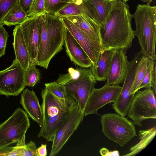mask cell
Instances as JSON below:
<instances>
[{
    "instance_id": "cell-1",
    "label": "cell",
    "mask_w": 156,
    "mask_h": 156,
    "mask_svg": "<svg viewBox=\"0 0 156 156\" xmlns=\"http://www.w3.org/2000/svg\"><path fill=\"white\" fill-rule=\"evenodd\" d=\"M129 6L122 0H112V6L101 30L102 52L123 49L126 52L135 38Z\"/></svg>"
},
{
    "instance_id": "cell-2",
    "label": "cell",
    "mask_w": 156,
    "mask_h": 156,
    "mask_svg": "<svg viewBox=\"0 0 156 156\" xmlns=\"http://www.w3.org/2000/svg\"><path fill=\"white\" fill-rule=\"evenodd\" d=\"M41 107L43 122L38 137L52 142L54 136L71 109L77 104L69 95L65 99L58 98L45 88L41 90Z\"/></svg>"
},
{
    "instance_id": "cell-3",
    "label": "cell",
    "mask_w": 156,
    "mask_h": 156,
    "mask_svg": "<svg viewBox=\"0 0 156 156\" xmlns=\"http://www.w3.org/2000/svg\"><path fill=\"white\" fill-rule=\"evenodd\" d=\"M40 20L41 37L37 65L47 69L51 59L63 48L65 27L55 15L42 13Z\"/></svg>"
},
{
    "instance_id": "cell-4",
    "label": "cell",
    "mask_w": 156,
    "mask_h": 156,
    "mask_svg": "<svg viewBox=\"0 0 156 156\" xmlns=\"http://www.w3.org/2000/svg\"><path fill=\"white\" fill-rule=\"evenodd\" d=\"M135 21V36L138 40L144 57L156 60V7L138 4L132 15Z\"/></svg>"
},
{
    "instance_id": "cell-5",
    "label": "cell",
    "mask_w": 156,
    "mask_h": 156,
    "mask_svg": "<svg viewBox=\"0 0 156 156\" xmlns=\"http://www.w3.org/2000/svg\"><path fill=\"white\" fill-rule=\"evenodd\" d=\"M30 126L27 114L20 108H16L0 124V149L14 143L18 146L25 145L26 133Z\"/></svg>"
},
{
    "instance_id": "cell-6",
    "label": "cell",
    "mask_w": 156,
    "mask_h": 156,
    "mask_svg": "<svg viewBox=\"0 0 156 156\" xmlns=\"http://www.w3.org/2000/svg\"><path fill=\"white\" fill-rule=\"evenodd\" d=\"M101 122L104 135L121 147L137 136L134 124L125 117L107 113L101 116Z\"/></svg>"
},
{
    "instance_id": "cell-7",
    "label": "cell",
    "mask_w": 156,
    "mask_h": 156,
    "mask_svg": "<svg viewBox=\"0 0 156 156\" xmlns=\"http://www.w3.org/2000/svg\"><path fill=\"white\" fill-rule=\"evenodd\" d=\"M128 117L134 124L141 127V122L156 118L155 94L151 88L139 90L135 93L128 112Z\"/></svg>"
},
{
    "instance_id": "cell-8",
    "label": "cell",
    "mask_w": 156,
    "mask_h": 156,
    "mask_svg": "<svg viewBox=\"0 0 156 156\" xmlns=\"http://www.w3.org/2000/svg\"><path fill=\"white\" fill-rule=\"evenodd\" d=\"M25 70L15 59L12 64L0 71V94L6 96L18 95L26 87Z\"/></svg>"
},
{
    "instance_id": "cell-9",
    "label": "cell",
    "mask_w": 156,
    "mask_h": 156,
    "mask_svg": "<svg viewBox=\"0 0 156 156\" xmlns=\"http://www.w3.org/2000/svg\"><path fill=\"white\" fill-rule=\"evenodd\" d=\"M84 117L77 104L71 110L56 132L52 141L49 156L57 154L77 129Z\"/></svg>"
},
{
    "instance_id": "cell-10",
    "label": "cell",
    "mask_w": 156,
    "mask_h": 156,
    "mask_svg": "<svg viewBox=\"0 0 156 156\" xmlns=\"http://www.w3.org/2000/svg\"><path fill=\"white\" fill-rule=\"evenodd\" d=\"M40 15L28 17L20 25L29 53L30 66L37 65L41 37Z\"/></svg>"
},
{
    "instance_id": "cell-11",
    "label": "cell",
    "mask_w": 156,
    "mask_h": 156,
    "mask_svg": "<svg viewBox=\"0 0 156 156\" xmlns=\"http://www.w3.org/2000/svg\"><path fill=\"white\" fill-rule=\"evenodd\" d=\"M119 85H108L106 83L100 88H94L89 96L84 111V116L98 114V111L106 104L114 102L121 90Z\"/></svg>"
},
{
    "instance_id": "cell-12",
    "label": "cell",
    "mask_w": 156,
    "mask_h": 156,
    "mask_svg": "<svg viewBox=\"0 0 156 156\" xmlns=\"http://www.w3.org/2000/svg\"><path fill=\"white\" fill-rule=\"evenodd\" d=\"M96 83V80L92 71L78 79L63 85L67 94L75 100L81 111L84 113L89 96Z\"/></svg>"
},
{
    "instance_id": "cell-13",
    "label": "cell",
    "mask_w": 156,
    "mask_h": 156,
    "mask_svg": "<svg viewBox=\"0 0 156 156\" xmlns=\"http://www.w3.org/2000/svg\"><path fill=\"white\" fill-rule=\"evenodd\" d=\"M65 27L83 48L93 63L92 72L95 70L102 52L101 44L94 40L65 17H61Z\"/></svg>"
},
{
    "instance_id": "cell-14",
    "label": "cell",
    "mask_w": 156,
    "mask_h": 156,
    "mask_svg": "<svg viewBox=\"0 0 156 156\" xmlns=\"http://www.w3.org/2000/svg\"><path fill=\"white\" fill-rule=\"evenodd\" d=\"M126 53L122 49L115 51L106 80L108 85H117L123 83L129 64Z\"/></svg>"
},
{
    "instance_id": "cell-15",
    "label": "cell",
    "mask_w": 156,
    "mask_h": 156,
    "mask_svg": "<svg viewBox=\"0 0 156 156\" xmlns=\"http://www.w3.org/2000/svg\"><path fill=\"white\" fill-rule=\"evenodd\" d=\"M64 43L66 54L74 64L82 67H92L93 63L89 57L66 27Z\"/></svg>"
},
{
    "instance_id": "cell-16",
    "label": "cell",
    "mask_w": 156,
    "mask_h": 156,
    "mask_svg": "<svg viewBox=\"0 0 156 156\" xmlns=\"http://www.w3.org/2000/svg\"><path fill=\"white\" fill-rule=\"evenodd\" d=\"M20 104L30 117L41 127L43 122L42 112L35 92L33 90L24 89L21 94Z\"/></svg>"
},
{
    "instance_id": "cell-17",
    "label": "cell",
    "mask_w": 156,
    "mask_h": 156,
    "mask_svg": "<svg viewBox=\"0 0 156 156\" xmlns=\"http://www.w3.org/2000/svg\"><path fill=\"white\" fill-rule=\"evenodd\" d=\"M65 17L93 39L101 44V27L93 19L85 14Z\"/></svg>"
},
{
    "instance_id": "cell-18",
    "label": "cell",
    "mask_w": 156,
    "mask_h": 156,
    "mask_svg": "<svg viewBox=\"0 0 156 156\" xmlns=\"http://www.w3.org/2000/svg\"><path fill=\"white\" fill-rule=\"evenodd\" d=\"M91 17L101 27L111 9L112 0H82Z\"/></svg>"
},
{
    "instance_id": "cell-19",
    "label": "cell",
    "mask_w": 156,
    "mask_h": 156,
    "mask_svg": "<svg viewBox=\"0 0 156 156\" xmlns=\"http://www.w3.org/2000/svg\"><path fill=\"white\" fill-rule=\"evenodd\" d=\"M13 45L15 59L21 67L25 70L29 66L30 58L27 48L20 25L16 26L13 30Z\"/></svg>"
},
{
    "instance_id": "cell-20",
    "label": "cell",
    "mask_w": 156,
    "mask_h": 156,
    "mask_svg": "<svg viewBox=\"0 0 156 156\" xmlns=\"http://www.w3.org/2000/svg\"><path fill=\"white\" fill-rule=\"evenodd\" d=\"M115 50H106L101 53L96 68L92 72L96 81H104L106 80Z\"/></svg>"
},
{
    "instance_id": "cell-21",
    "label": "cell",
    "mask_w": 156,
    "mask_h": 156,
    "mask_svg": "<svg viewBox=\"0 0 156 156\" xmlns=\"http://www.w3.org/2000/svg\"><path fill=\"white\" fill-rule=\"evenodd\" d=\"M156 133V126L148 129L140 130V142L130 149L129 153L124 155L132 156L138 154L150 143L154 137Z\"/></svg>"
},
{
    "instance_id": "cell-22",
    "label": "cell",
    "mask_w": 156,
    "mask_h": 156,
    "mask_svg": "<svg viewBox=\"0 0 156 156\" xmlns=\"http://www.w3.org/2000/svg\"><path fill=\"white\" fill-rule=\"evenodd\" d=\"M28 17L19 2L13 7L3 18L2 23L8 26L20 25Z\"/></svg>"
},
{
    "instance_id": "cell-23",
    "label": "cell",
    "mask_w": 156,
    "mask_h": 156,
    "mask_svg": "<svg viewBox=\"0 0 156 156\" xmlns=\"http://www.w3.org/2000/svg\"><path fill=\"white\" fill-rule=\"evenodd\" d=\"M85 14L90 17V14L82 2L71 3L58 11L55 15L59 17Z\"/></svg>"
},
{
    "instance_id": "cell-24",
    "label": "cell",
    "mask_w": 156,
    "mask_h": 156,
    "mask_svg": "<svg viewBox=\"0 0 156 156\" xmlns=\"http://www.w3.org/2000/svg\"><path fill=\"white\" fill-rule=\"evenodd\" d=\"M91 71L92 70L90 68L80 67L74 69L70 67L68 69L67 73L59 75L55 81L59 84L64 85L69 82L78 79Z\"/></svg>"
},
{
    "instance_id": "cell-25",
    "label": "cell",
    "mask_w": 156,
    "mask_h": 156,
    "mask_svg": "<svg viewBox=\"0 0 156 156\" xmlns=\"http://www.w3.org/2000/svg\"><path fill=\"white\" fill-rule=\"evenodd\" d=\"M40 72L36 66H30L25 70L24 80L26 86L34 87L40 80Z\"/></svg>"
},
{
    "instance_id": "cell-26",
    "label": "cell",
    "mask_w": 156,
    "mask_h": 156,
    "mask_svg": "<svg viewBox=\"0 0 156 156\" xmlns=\"http://www.w3.org/2000/svg\"><path fill=\"white\" fill-rule=\"evenodd\" d=\"M148 58L144 56L139 65L133 85L131 92L132 94H135L136 92L139 90L145 73Z\"/></svg>"
},
{
    "instance_id": "cell-27",
    "label": "cell",
    "mask_w": 156,
    "mask_h": 156,
    "mask_svg": "<svg viewBox=\"0 0 156 156\" xmlns=\"http://www.w3.org/2000/svg\"><path fill=\"white\" fill-rule=\"evenodd\" d=\"M70 3L67 0H44L45 12L55 15L58 11Z\"/></svg>"
},
{
    "instance_id": "cell-28",
    "label": "cell",
    "mask_w": 156,
    "mask_h": 156,
    "mask_svg": "<svg viewBox=\"0 0 156 156\" xmlns=\"http://www.w3.org/2000/svg\"><path fill=\"white\" fill-rule=\"evenodd\" d=\"M45 88L51 93L58 98L65 99L69 95L66 93L65 86L56 81L46 83Z\"/></svg>"
},
{
    "instance_id": "cell-29",
    "label": "cell",
    "mask_w": 156,
    "mask_h": 156,
    "mask_svg": "<svg viewBox=\"0 0 156 156\" xmlns=\"http://www.w3.org/2000/svg\"><path fill=\"white\" fill-rule=\"evenodd\" d=\"M156 60L148 58L144 76L139 90L143 88H151V80Z\"/></svg>"
},
{
    "instance_id": "cell-30",
    "label": "cell",
    "mask_w": 156,
    "mask_h": 156,
    "mask_svg": "<svg viewBox=\"0 0 156 156\" xmlns=\"http://www.w3.org/2000/svg\"><path fill=\"white\" fill-rule=\"evenodd\" d=\"M44 0H32L27 15L28 17L45 12Z\"/></svg>"
},
{
    "instance_id": "cell-31",
    "label": "cell",
    "mask_w": 156,
    "mask_h": 156,
    "mask_svg": "<svg viewBox=\"0 0 156 156\" xmlns=\"http://www.w3.org/2000/svg\"><path fill=\"white\" fill-rule=\"evenodd\" d=\"M19 0H0V24L9 11L16 4Z\"/></svg>"
},
{
    "instance_id": "cell-32",
    "label": "cell",
    "mask_w": 156,
    "mask_h": 156,
    "mask_svg": "<svg viewBox=\"0 0 156 156\" xmlns=\"http://www.w3.org/2000/svg\"><path fill=\"white\" fill-rule=\"evenodd\" d=\"M24 146L16 145L14 147L7 146L3 148L0 149V156H21L22 148Z\"/></svg>"
},
{
    "instance_id": "cell-33",
    "label": "cell",
    "mask_w": 156,
    "mask_h": 156,
    "mask_svg": "<svg viewBox=\"0 0 156 156\" xmlns=\"http://www.w3.org/2000/svg\"><path fill=\"white\" fill-rule=\"evenodd\" d=\"M9 35L2 23L0 24V57L5 54Z\"/></svg>"
},
{
    "instance_id": "cell-34",
    "label": "cell",
    "mask_w": 156,
    "mask_h": 156,
    "mask_svg": "<svg viewBox=\"0 0 156 156\" xmlns=\"http://www.w3.org/2000/svg\"><path fill=\"white\" fill-rule=\"evenodd\" d=\"M37 149L36 144L31 141L23 147L21 156H36Z\"/></svg>"
},
{
    "instance_id": "cell-35",
    "label": "cell",
    "mask_w": 156,
    "mask_h": 156,
    "mask_svg": "<svg viewBox=\"0 0 156 156\" xmlns=\"http://www.w3.org/2000/svg\"><path fill=\"white\" fill-rule=\"evenodd\" d=\"M99 153L102 156H119V155L118 151H109L105 147L101 148L99 151Z\"/></svg>"
},
{
    "instance_id": "cell-36",
    "label": "cell",
    "mask_w": 156,
    "mask_h": 156,
    "mask_svg": "<svg viewBox=\"0 0 156 156\" xmlns=\"http://www.w3.org/2000/svg\"><path fill=\"white\" fill-rule=\"evenodd\" d=\"M32 0H19V3L24 12H28Z\"/></svg>"
},
{
    "instance_id": "cell-37",
    "label": "cell",
    "mask_w": 156,
    "mask_h": 156,
    "mask_svg": "<svg viewBox=\"0 0 156 156\" xmlns=\"http://www.w3.org/2000/svg\"><path fill=\"white\" fill-rule=\"evenodd\" d=\"M46 144H41L36 151V156H46L47 155Z\"/></svg>"
},
{
    "instance_id": "cell-38",
    "label": "cell",
    "mask_w": 156,
    "mask_h": 156,
    "mask_svg": "<svg viewBox=\"0 0 156 156\" xmlns=\"http://www.w3.org/2000/svg\"><path fill=\"white\" fill-rule=\"evenodd\" d=\"M156 64L154 65L153 73L151 80V88L155 94L156 90Z\"/></svg>"
},
{
    "instance_id": "cell-39",
    "label": "cell",
    "mask_w": 156,
    "mask_h": 156,
    "mask_svg": "<svg viewBox=\"0 0 156 156\" xmlns=\"http://www.w3.org/2000/svg\"><path fill=\"white\" fill-rule=\"evenodd\" d=\"M70 3H79L82 2V0H67Z\"/></svg>"
},
{
    "instance_id": "cell-40",
    "label": "cell",
    "mask_w": 156,
    "mask_h": 156,
    "mask_svg": "<svg viewBox=\"0 0 156 156\" xmlns=\"http://www.w3.org/2000/svg\"><path fill=\"white\" fill-rule=\"evenodd\" d=\"M143 2H146L147 5H150V4L153 0H140Z\"/></svg>"
},
{
    "instance_id": "cell-41",
    "label": "cell",
    "mask_w": 156,
    "mask_h": 156,
    "mask_svg": "<svg viewBox=\"0 0 156 156\" xmlns=\"http://www.w3.org/2000/svg\"><path fill=\"white\" fill-rule=\"evenodd\" d=\"M129 0H122L123 2H126L127 1H129Z\"/></svg>"
}]
</instances>
